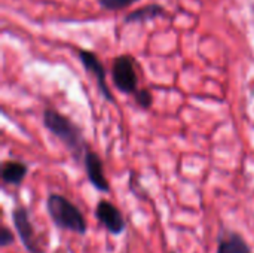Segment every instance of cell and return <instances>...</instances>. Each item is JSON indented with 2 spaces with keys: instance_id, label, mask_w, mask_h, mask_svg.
Masks as SVG:
<instances>
[{
  "instance_id": "cell-13",
  "label": "cell",
  "mask_w": 254,
  "mask_h": 253,
  "mask_svg": "<svg viewBox=\"0 0 254 253\" xmlns=\"http://www.w3.org/2000/svg\"><path fill=\"white\" fill-rule=\"evenodd\" d=\"M13 243V234L9 228L6 227H1L0 230V246L1 248H7Z\"/></svg>"
},
{
  "instance_id": "cell-5",
  "label": "cell",
  "mask_w": 254,
  "mask_h": 253,
  "mask_svg": "<svg viewBox=\"0 0 254 253\" xmlns=\"http://www.w3.org/2000/svg\"><path fill=\"white\" fill-rule=\"evenodd\" d=\"M95 216L100 221V224L113 236L122 234L127 228V222L121 210L110 201H100L95 207Z\"/></svg>"
},
{
  "instance_id": "cell-6",
  "label": "cell",
  "mask_w": 254,
  "mask_h": 253,
  "mask_svg": "<svg viewBox=\"0 0 254 253\" xmlns=\"http://www.w3.org/2000/svg\"><path fill=\"white\" fill-rule=\"evenodd\" d=\"M79 54V58L83 64V67L94 75L95 81H97V85H98V89L100 92L103 94V97L106 100H109L110 103H115V98H113V94L110 92L109 86H107V82H106V69L103 66V63L98 60V57L91 52V51H86V49H79L77 51Z\"/></svg>"
},
{
  "instance_id": "cell-14",
  "label": "cell",
  "mask_w": 254,
  "mask_h": 253,
  "mask_svg": "<svg viewBox=\"0 0 254 253\" xmlns=\"http://www.w3.org/2000/svg\"><path fill=\"white\" fill-rule=\"evenodd\" d=\"M170 253H174V252H170Z\"/></svg>"
},
{
  "instance_id": "cell-11",
  "label": "cell",
  "mask_w": 254,
  "mask_h": 253,
  "mask_svg": "<svg viewBox=\"0 0 254 253\" xmlns=\"http://www.w3.org/2000/svg\"><path fill=\"white\" fill-rule=\"evenodd\" d=\"M100 4L104 7V9H109V10H119V9H124L127 6H131L134 3H137L138 0H98Z\"/></svg>"
},
{
  "instance_id": "cell-9",
  "label": "cell",
  "mask_w": 254,
  "mask_h": 253,
  "mask_svg": "<svg viewBox=\"0 0 254 253\" xmlns=\"http://www.w3.org/2000/svg\"><path fill=\"white\" fill-rule=\"evenodd\" d=\"M27 166L19 161H7L1 166V179L7 185H21L27 176Z\"/></svg>"
},
{
  "instance_id": "cell-8",
  "label": "cell",
  "mask_w": 254,
  "mask_h": 253,
  "mask_svg": "<svg viewBox=\"0 0 254 253\" xmlns=\"http://www.w3.org/2000/svg\"><path fill=\"white\" fill-rule=\"evenodd\" d=\"M217 253H253L244 237L234 231H225L219 239Z\"/></svg>"
},
{
  "instance_id": "cell-4",
  "label": "cell",
  "mask_w": 254,
  "mask_h": 253,
  "mask_svg": "<svg viewBox=\"0 0 254 253\" xmlns=\"http://www.w3.org/2000/svg\"><path fill=\"white\" fill-rule=\"evenodd\" d=\"M12 222L15 227V231L22 243V246L28 251V253H42L40 248L37 246L34 230L30 222L28 210L24 206H16L12 212Z\"/></svg>"
},
{
  "instance_id": "cell-12",
  "label": "cell",
  "mask_w": 254,
  "mask_h": 253,
  "mask_svg": "<svg viewBox=\"0 0 254 253\" xmlns=\"http://www.w3.org/2000/svg\"><path fill=\"white\" fill-rule=\"evenodd\" d=\"M134 97H135V101H137V104L141 107V109H149L150 106H152V103H153V97H152V94H150V91H147V89H138L135 94H134Z\"/></svg>"
},
{
  "instance_id": "cell-3",
  "label": "cell",
  "mask_w": 254,
  "mask_h": 253,
  "mask_svg": "<svg viewBox=\"0 0 254 253\" xmlns=\"http://www.w3.org/2000/svg\"><path fill=\"white\" fill-rule=\"evenodd\" d=\"M112 78L115 86L124 94H135L138 85V76L135 72V63L129 55L116 57L112 66Z\"/></svg>"
},
{
  "instance_id": "cell-10",
  "label": "cell",
  "mask_w": 254,
  "mask_h": 253,
  "mask_svg": "<svg viewBox=\"0 0 254 253\" xmlns=\"http://www.w3.org/2000/svg\"><path fill=\"white\" fill-rule=\"evenodd\" d=\"M164 15H165V9L161 4H147L141 9H137V10H132L131 13H128L125 21L127 22H141V21L155 19V18L164 16Z\"/></svg>"
},
{
  "instance_id": "cell-1",
  "label": "cell",
  "mask_w": 254,
  "mask_h": 253,
  "mask_svg": "<svg viewBox=\"0 0 254 253\" xmlns=\"http://www.w3.org/2000/svg\"><path fill=\"white\" fill-rule=\"evenodd\" d=\"M43 125L64 143V146L70 151L74 160L85 158V154L88 151L85 146V139L82 136L80 128L73 121H70L67 116L61 115L54 109H45Z\"/></svg>"
},
{
  "instance_id": "cell-2",
  "label": "cell",
  "mask_w": 254,
  "mask_h": 253,
  "mask_svg": "<svg viewBox=\"0 0 254 253\" xmlns=\"http://www.w3.org/2000/svg\"><path fill=\"white\" fill-rule=\"evenodd\" d=\"M46 210L52 222L61 228L83 236L86 233V221L80 209L60 194H51L46 200Z\"/></svg>"
},
{
  "instance_id": "cell-7",
  "label": "cell",
  "mask_w": 254,
  "mask_h": 253,
  "mask_svg": "<svg viewBox=\"0 0 254 253\" xmlns=\"http://www.w3.org/2000/svg\"><path fill=\"white\" fill-rule=\"evenodd\" d=\"M83 164H85V171H86V176H88L91 185L100 192H109L110 186H109V182L104 176L101 158L95 152L86 151L85 158H83Z\"/></svg>"
}]
</instances>
